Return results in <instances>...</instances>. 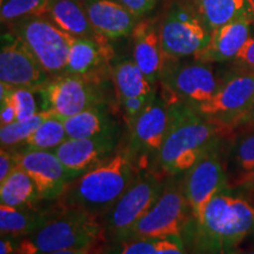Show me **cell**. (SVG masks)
I'll return each instance as SVG.
<instances>
[{"instance_id": "ffe728a7", "label": "cell", "mask_w": 254, "mask_h": 254, "mask_svg": "<svg viewBox=\"0 0 254 254\" xmlns=\"http://www.w3.org/2000/svg\"><path fill=\"white\" fill-rule=\"evenodd\" d=\"M132 37L133 60L145 77L155 86L160 78L165 60L161 47L160 25L154 21H139Z\"/></svg>"}, {"instance_id": "e575fe53", "label": "cell", "mask_w": 254, "mask_h": 254, "mask_svg": "<svg viewBox=\"0 0 254 254\" xmlns=\"http://www.w3.org/2000/svg\"><path fill=\"white\" fill-rule=\"evenodd\" d=\"M120 4L131 11L136 17H142V15L148 14L152 9L155 7L158 0H117Z\"/></svg>"}, {"instance_id": "e0dca14e", "label": "cell", "mask_w": 254, "mask_h": 254, "mask_svg": "<svg viewBox=\"0 0 254 254\" xmlns=\"http://www.w3.org/2000/svg\"><path fill=\"white\" fill-rule=\"evenodd\" d=\"M113 57L109 40L75 38L71 40L65 73L98 82Z\"/></svg>"}, {"instance_id": "30bf717a", "label": "cell", "mask_w": 254, "mask_h": 254, "mask_svg": "<svg viewBox=\"0 0 254 254\" xmlns=\"http://www.w3.org/2000/svg\"><path fill=\"white\" fill-rule=\"evenodd\" d=\"M37 93L41 97L43 110L62 120L105 104L94 81L68 73L51 78Z\"/></svg>"}, {"instance_id": "f35d334b", "label": "cell", "mask_w": 254, "mask_h": 254, "mask_svg": "<svg viewBox=\"0 0 254 254\" xmlns=\"http://www.w3.org/2000/svg\"><path fill=\"white\" fill-rule=\"evenodd\" d=\"M92 249H81V250H66L59 251V252H53L49 254H91Z\"/></svg>"}, {"instance_id": "52a82bcc", "label": "cell", "mask_w": 254, "mask_h": 254, "mask_svg": "<svg viewBox=\"0 0 254 254\" xmlns=\"http://www.w3.org/2000/svg\"><path fill=\"white\" fill-rule=\"evenodd\" d=\"M13 34L26 45L51 77L65 73L72 36L47 15H27L14 21Z\"/></svg>"}, {"instance_id": "d590c367", "label": "cell", "mask_w": 254, "mask_h": 254, "mask_svg": "<svg viewBox=\"0 0 254 254\" xmlns=\"http://www.w3.org/2000/svg\"><path fill=\"white\" fill-rule=\"evenodd\" d=\"M238 192L243 193L244 195H252L254 196V172L246 174L237 180Z\"/></svg>"}, {"instance_id": "4dcf8cb0", "label": "cell", "mask_w": 254, "mask_h": 254, "mask_svg": "<svg viewBox=\"0 0 254 254\" xmlns=\"http://www.w3.org/2000/svg\"><path fill=\"white\" fill-rule=\"evenodd\" d=\"M49 0H4L0 9L2 21H15L27 15L45 14Z\"/></svg>"}, {"instance_id": "83f0119b", "label": "cell", "mask_w": 254, "mask_h": 254, "mask_svg": "<svg viewBox=\"0 0 254 254\" xmlns=\"http://www.w3.org/2000/svg\"><path fill=\"white\" fill-rule=\"evenodd\" d=\"M66 139L68 138L63 120L50 116L28 136L21 150L55 151Z\"/></svg>"}, {"instance_id": "836d02e7", "label": "cell", "mask_w": 254, "mask_h": 254, "mask_svg": "<svg viewBox=\"0 0 254 254\" xmlns=\"http://www.w3.org/2000/svg\"><path fill=\"white\" fill-rule=\"evenodd\" d=\"M18 167V151L1 148L0 151V183Z\"/></svg>"}, {"instance_id": "5b68a950", "label": "cell", "mask_w": 254, "mask_h": 254, "mask_svg": "<svg viewBox=\"0 0 254 254\" xmlns=\"http://www.w3.org/2000/svg\"><path fill=\"white\" fill-rule=\"evenodd\" d=\"M190 220L192 214L184 192V174L166 177L157 201L117 241L133 238L183 237Z\"/></svg>"}, {"instance_id": "d6986e66", "label": "cell", "mask_w": 254, "mask_h": 254, "mask_svg": "<svg viewBox=\"0 0 254 254\" xmlns=\"http://www.w3.org/2000/svg\"><path fill=\"white\" fill-rule=\"evenodd\" d=\"M249 19H238L212 32L211 39L194 56V60L205 64L227 63L236 58L252 33Z\"/></svg>"}, {"instance_id": "4316f807", "label": "cell", "mask_w": 254, "mask_h": 254, "mask_svg": "<svg viewBox=\"0 0 254 254\" xmlns=\"http://www.w3.org/2000/svg\"><path fill=\"white\" fill-rule=\"evenodd\" d=\"M41 201L36 184L23 168L17 167L0 183L1 205L17 208H34Z\"/></svg>"}, {"instance_id": "60d3db41", "label": "cell", "mask_w": 254, "mask_h": 254, "mask_svg": "<svg viewBox=\"0 0 254 254\" xmlns=\"http://www.w3.org/2000/svg\"><path fill=\"white\" fill-rule=\"evenodd\" d=\"M252 4H253V6H254V0H252Z\"/></svg>"}, {"instance_id": "7402d4cb", "label": "cell", "mask_w": 254, "mask_h": 254, "mask_svg": "<svg viewBox=\"0 0 254 254\" xmlns=\"http://www.w3.org/2000/svg\"><path fill=\"white\" fill-rule=\"evenodd\" d=\"M97 254H190L182 236L133 238L105 243Z\"/></svg>"}, {"instance_id": "f1b7e54d", "label": "cell", "mask_w": 254, "mask_h": 254, "mask_svg": "<svg viewBox=\"0 0 254 254\" xmlns=\"http://www.w3.org/2000/svg\"><path fill=\"white\" fill-rule=\"evenodd\" d=\"M51 114L47 111L41 110L36 116L30 119L14 122L8 125L0 127V144L1 148H11L14 150L19 145H24L27 138L32 133L36 131V128L40 125Z\"/></svg>"}, {"instance_id": "f546056e", "label": "cell", "mask_w": 254, "mask_h": 254, "mask_svg": "<svg viewBox=\"0 0 254 254\" xmlns=\"http://www.w3.org/2000/svg\"><path fill=\"white\" fill-rule=\"evenodd\" d=\"M231 161L241 177L254 172V126H249L245 132L236 136L230 152Z\"/></svg>"}, {"instance_id": "9a60e30c", "label": "cell", "mask_w": 254, "mask_h": 254, "mask_svg": "<svg viewBox=\"0 0 254 254\" xmlns=\"http://www.w3.org/2000/svg\"><path fill=\"white\" fill-rule=\"evenodd\" d=\"M18 166L36 184L41 200H58L74 179L53 151H18Z\"/></svg>"}, {"instance_id": "3957f363", "label": "cell", "mask_w": 254, "mask_h": 254, "mask_svg": "<svg viewBox=\"0 0 254 254\" xmlns=\"http://www.w3.org/2000/svg\"><path fill=\"white\" fill-rule=\"evenodd\" d=\"M136 171L128 146L117 148L97 166L73 179L58 199V206L103 217L127 190Z\"/></svg>"}, {"instance_id": "cb8c5ba5", "label": "cell", "mask_w": 254, "mask_h": 254, "mask_svg": "<svg viewBox=\"0 0 254 254\" xmlns=\"http://www.w3.org/2000/svg\"><path fill=\"white\" fill-rule=\"evenodd\" d=\"M56 211L40 208H17L0 205V232L1 236L21 239L41 228Z\"/></svg>"}, {"instance_id": "7a4b0ae2", "label": "cell", "mask_w": 254, "mask_h": 254, "mask_svg": "<svg viewBox=\"0 0 254 254\" xmlns=\"http://www.w3.org/2000/svg\"><path fill=\"white\" fill-rule=\"evenodd\" d=\"M168 124L153 165L164 177L185 174L220 141L221 128L180 100H168Z\"/></svg>"}, {"instance_id": "44dd1931", "label": "cell", "mask_w": 254, "mask_h": 254, "mask_svg": "<svg viewBox=\"0 0 254 254\" xmlns=\"http://www.w3.org/2000/svg\"><path fill=\"white\" fill-rule=\"evenodd\" d=\"M45 15L72 37L91 39L104 38L92 26L84 0H49Z\"/></svg>"}, {"instance_id": "d4e9b609", "label": "cell", "mask_w": 254, "mask_h": 254, "mask_svg": "<svg viewBox=\"0 0 254 254\" xmlns=\"http://www.w3.org/2000/svg\"><path fill=\"white\" fill-rule=\"evenodd\" d=\"M112 78L120 104L135 98H152L158 92L133 59H122L114 64Z\"/></svg>"}, {"instance_id": "1f68e13d", "label": "cell", "mask_w": 254, "mask_h": 254, "mask_svg": "<svg viewBox=\"0 0 254 254\" xmlns=\"http://www.w3.org/2000/svg\"><path fill=\"white\" fill-rule=\"evenodd\" d=\"M34 92L36 91L28 90V88L11 87L9 90V98L17 111V122L30 119L39 112Z\"/></svg>"}, {"instance_id": "9c48e42d", "label": "cell", "mask_w": 254, "mask_h": 254, "mask_svg": "<svg viewBox=\"0 0 254 254\" xmlns=\"http://www.w3.org/2000/svg\"><path fill=\"white\" fill-rule=\"evenodd\" d=\"M212 32L198 11L183 2H173L160 24V39L166 59L194 57L207 45Z\"/></svg>"}, {"instance_id": "603a6c76", "label": "cell", "mask_w": 254, "mask_h": 254, "mask_svg": "<svg viewBox=\"0 0 254 254\" xmlns=\"http://www.w3.org/2000/svg\"><path fill=\"white\" fill-rule=\"evenodd\" d=\"M196 11L211 32L238 19L254 23L252 0H196Z\"/></svg>"}, {"instance_id": "484cf974", "label": "cell", "mask_w": 254, "mask_h": 254, "mask_svg": "<svg viewBox=\"0 0 254 254\" xmlns=\"http://www.w3.org/2000/svg\"><path fill=\"white\" fill-rule=\"evenodd\" d=\"M63 122L69 139L92 138L117 129L107 112L106 104L97 105L68 117Z\"/></svg>"}, {"instance_id": "5bb4252c", "label": "cell", "mask_w": 254, "mask_h": 254, "mask_svg": "<svg viewBox=\"0 0 254 254\" xmlns=\"http://www.w3.org/2000/svg\"><path fill=\"white\" fill-rule=\"evenodd\" d=\"M51 79L36 57L15 34L2 36L0 81L13 88L38 91Z\"/></svg>"}, {"instance_id": "4fadbf2b", "label": "cell", "mask_w": 254, "mask_h": 254, "mask_svg": "<svg viewBox=\"0 0 254 254\" xmlns=\"http://www.w3.org/2000/svg\"><path fill=\"white\" fill-rule=\"evenodd\" d=\"M168 124V103L158 93L147 106L136 117L129 127L128 150L131 152L136 170L147 168L148 163H154Z\"/></svg>"}, {"instance_id": "277c9868", "label": "cell", "mask_w": 254, "mask_h": 254, "mask_svg": "<svg viewBox=\"0 0 254 254\" xmlns=\"http://www.w3.org/2000/svg\"><path fill=\"white\" fill-rule=\"evenodd\" d=\"M105 240L98 215L77 208L60 207L49 221L19 240L17 254H49L66 250L92 249Z\"/></svg>"}, {"instance_id": "ac0fdd59", "label": "cell", "mask_w": 254, "mask_h": 254, "mask_svg": "<svg viewBox=\"0 0 254 254\" xmlns=\"http://www.w3.org/2000/svg\"><path fill=\"white\" fill-rule=\"evenodd\" d=\"M84 2L92 26L107 40L129 36L139 23V17L117 0H84Z\"/></svg>"}, {"instance_id": "7c38bea8", "label": "cell", "mask_w": 254, "mask_h": 254, "mask_svg": "<svg viewBox=\"0 0 254 254\" xmlns=\"http://www.w3.org/2000/svg\"><path fill=\"white\" fill-rule=\"evenodd\" d=\"M220 144H215L184 174V192L192 221H199L211 199L230 187L227 172L221 163Z\"/></svg>"}, {"instance_id": "d6a6232c", "label": "cell", "mask_w": 254, "mask_h": 254, "mask_svg": "<svg viewBox=\"0 0 254 254\" xmlns=\"http://www.w3.org/2000/svg\"><path fill=\"white\" fill-rule=\"evenodd\" d=\"M233 72H254V36H251L233 60Z\"/></svg>"}, {"instance_id": "2e32d148", "label": "cell", "mask_w": 254, "mask_h": 254, "mask_svg": "<svg viewBox=\"0 0 254 254\" xmlns=\"http://www.w3.org/2000/svg\"><path fill=\"white\" fill-rule=\"evenodd\" d=\"M117 142L116 129L92 138H68L53 152L75 179L113 154L117 151Z\"/></svg>"}, {"instance_id": "8d00e7d4", "label": "cell", "mask_w": 254, "mask_h": 254, "mask_svg": "<svg viewBox=\"0 0 254 254\" xmlns=\"http://www.w3.org/2000/svg\"><path fill=\"white\" fill-rule=\"evenodd\" d=\"M19 240L17 238L1 236L0 240V254H17Z\"/></svg>"}, {"instance_id": "8fae6325", "label": "cell", "mask_w": 254, "mask_h": 254, "mask_svg": "<svg viewBox=\"0 0 254 254\" xmlns=\"http://www.w3.org/2000/svg\"><path fill=\"white\" fill-rule=\"evenodd\" d=\"M254 101V72L232 73L208 101L195 107L204 118L232 131L237 120Z\"/></svg>"}, {"instance_id": "ab89813d", "label": "cell", "mask_w": 254, "mask_h": 254, "mask_svg": "<svg viewBox=\"0 0 254 254\" xmlns=\"http://www.w3.org/2000/svg\"><path fill=\"white\" fill-rule=\"evenodd\" d=\"M230 254H254V251H234Z\"/></svg>"}, {"instance_id": "ba28073f", "label": "cell", "mask_w": 254, "mask_h": 254, "mask_svg": "<svg viewBox=\"0 0 254 254\" xmlns=\"http://www.w3.org/2000/svg\"><path fill=\"white\" fill-rule=\"evenodd\" d=\"M180 60L165 58L159 78L164 90L161 94L167 101L180 100L195 109L211 99L224 80H219L207 64Z\"/></svg>"}, {"instance_id": "6da1fadb", "label": "cell", "mask_w": 254, "mask_h": 254, "mask_svg": "<svg viewBox=\"0 0 254 254\" xmlns=\"http://www.w3.org/2000/svg\"><path fill=\"white\" fill-rule=\"evenodd\" d=\"M254 233V205L230 187L214 195L183 233L190 254H230Z\"/></svg>"}, {"instance_id": "74e56055", "label": "cell", "mask_w": 254, "mask_h": 254, "mask_svg": "<svg viewBox=\"0 0 254 254\" xmlns=\"http://www.w3.org/2000/svg\"><path fill=\"white\" fill-rule=\"evenodd\" d=\"M241 126H254V101L251 104V106L247 109V111L239 119L237 120V123L234 124L233 128H239Z\"/></svg>"}, {"instance_id": "8992f818", "label": "cell", "mask_w": 254, "mask_h": 254, "mask_svg": "<svg viewBox=\"0 0 254 254\" xmlns=\"http://www.w3.org/2000/svg\"><path fill=\"white\" fill-rule=\"evenodd\" d=\"M166 177L151 168L136 171L132 183L103 217L106 243L119 240L157 201Z\"/></svg>"}]
</instances>
